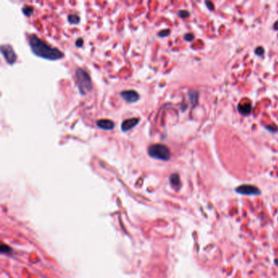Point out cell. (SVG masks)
<instances>
[{
    "instance_id": "1",
    "label": "cell",
    "mask_w": 278,
    "mask_h": 278,
    "mask_svg": "<svg viewBox=\"0 0 278 278\" xmlns=\"http://www.w3.org/2000/svg\"><path fill=\"white\" fill-rule=\"evenodd\" d=\"M28 42L30 47L31 51L37 56L49 60V61H56L60 60L64 56L63 52L56 47H52L42 41L40 38L35 34L28 35Z\"/></svg>"
},
{
    "instance_id": "2",
    "label": "cell",
    "mask_w": 278,
    "mask_h": 278,
    "mask_svg": "<svg viewBox=\"0 0 278 278\" xmlns=\"http://www.w3.org/2000/svg\"><path fill=\"white\" fill-rule=\"evenodd\" d=\"M75 75L80 94L83 96L89 91H91L92 89V84H91V78H90V75L88 74V73L82 68H78L76 70Z\"/></svg>"
},
{
    "instance_id": "3",
    "label": "cell",
    "mask_w": 278,
    "mask_h": 278,
    "mask_svg": "<svg viewBox=\"0 0 278 278\" xmlns=\"http://www.w3.org/2000/svg\"><path fill=\"white\" fill-rule=\"evenodd\" d=\"M148 153L153 158L162 161H168L171 156L169 148L162 144L150 145L148 148Z\"/></svg>"
},
{
    "instance_id": "4",
    "label": "cell",
    "mask_w": 278,
    "mask_h": 278,
    "mask_svg": "<svg viewBox=\"0 0 278 278\" xmlns=\"http://www.w3.org/2000/svg\"><path fill=\"white\" fill-rule=\"evenodd\" d=\"M236 193L245 196H258L261 194L259 188L253 185H242L235 188Z\"/></svg>"
},
{
    "instance_id": "5",
    "label": "cell",
    "mask_w": 278,
    "mask_h": 278,
    "mask_svg": "<svg viewBox=\"0 0 278 278\" xmlns=\"http://www.w3.org/2000/svg\"><path fill=\"white\" fill-rule=\"evenodd\" d=\"M1 53L4 59L9 64H13L16 61V55L12 47L8 44H3L1 46Z\"/></svg>"
},
{
    "instance_id": "6",
    "label": "cell",
    "mask_w": 278,
    "mask_h": 278,
    "mask_svg": "<svg viewBox=\"0 0 278 278\" xmlns=\"http://www.w3.org/2000/svg\"><path fill=\"white\" fill-rule=\"evenodd\" d=\"M122 98L124 100H126L128 103H135L139 100V95L138 92H136L134 90H126V91H121Z\"/></svg>"
},
{
    "instance_id": "7",
    "label": "cell",
    "mask_w": 278,
    "mask_h": 278,
    "mask_svg": "<svg viewBox=\"0 0 278 278\" xmlns=\"http://www.w3.org/2000/svg\"><path fill=\"white\" fill-rule=\"evenodd\" d=\"M139 119L138 118H132L127 119L122 122L121 125V129L122 131H127V130H130L131 128H133L139 123Z\"/></svg>"
},
{
    "instance_id": "8",
    "label": "cell",
    "mask_w": 278,
    "mask_h": 278,
    "mask_svg": "<svg viewBox=\"0 0 278 278\" xmlns=\"http://www.w3.org/2000/svg\"><path fill=\"white\" fill-rule=\"evenodd\" d=\"M97 127L103 130H113L115 127L114 122L109 119H101L96 122Z\"/></svg>"
},
{
    "instance_id": "9",
    "label": "cell",
    "mask_w": 278,
    "mask_h": 278,
    "mask_svg": "<svg viewBox=\"0 0 278 278\" xmlns=\"http://www.w3.org/2000/svg\"><path fill=\"white\" fill-rule=\"evenodd\" d=\"M237 110L242 115L247 116V115L251 114V112H252V105L249 103L240 104L237 106Z\"/></svg>"
},
{
    "instance_id": "10",
    "label": "cell",
    "mask_w": 278,
    "mask_h": 278,
    "mask_svg": "<svg viewBox=\"0 0 278 278\" xmlns=\"http://www.w3.org/2000/svg\"><path fill=\"white\" fill-rule=\"evenodd\" d=\"M169 179H170V183H171V185H172L174 188H177V189H178L180 187L181 183H180V177H179V174H177V173L171 174V176H170Z\"/></svg>"
},
{
    "instance_id": "11",
    "label": "cell",
    "mask_w": 278,
    "mask_h": 278,
    "mask_svg": "<svg viewBox=\"0 0 278 278\" xmlns=\"http://www.w3.org/2000/svg\"><path fill=\"white\" fill-rule=\"evenodd\" d=\"M188 97L189 100L192 105H196L198 102V98H199V92L196 91H190L188 92Z\"/></svg>"
},
{
    "instance_id": "12",
    "label": "cell",
    "mask_w": 278,
    "mask_h": 278,
    "mask_svg": "<svg viewBox=\"0 0 278 278\" xmlns=\"http://www.w3.org/2000/svg\"><path fill=\"white\" fill-rule=\"evenodd\" d=\"M68 21L70 24H77L80 22V17L77 14H70L68 16Z\"/></svg>"
},
{
    "instance_id": "13",
    "label": "cell",
    "mask_w": 278,
    "mask_h": 278,
    "mask_svg": "<svg viewBox=\"0 0 278 278\" xmlns=\"http://www.w3.org/2000/svg\"><path fill=\"white\" fill-rule=\"evenodd\" d=\"M22 12H23V14L24 16H30L32 14H33V7L30 6H28V5H25L24 6V7L22 8Z\"/></svg>"
},
{
    "instance_id": "14",
    "label": "cell",
    "mask_w": 278,
    "mask_h": 278,
    "mask_svg": "<svg viewBox=\"0 0 278 278\" xmlns=\"http://www.w3.org/2000/svg\"><path fill=\"white\" fill-rule=\"evenodd\" d=\"M1 252L4 254H8V253H12V250L7 245L3 244L1 245Z\"/></svg>"
},
{
    "instance_id": "15",
    "label": "cell",
    "mask_w": 278,
    "mask_h": 278,
    "mask_svg": "<svg viewBox=\"0 0 278 278\" xmlns=\"http://www.w3.org/2000/svg\"><path fill=\"white\" fill-rule=\"evenodd\" d=\"M178 15L179 17L185 19L188 18V17L190 16V14H189V12H188V11H186V10H180V11H179L178 12Z\"/></svg>"
},
{
    "instance_id": "16",
    "label": "cell",
    "mask_w": 278,
    "mask_h": 278,
    "mask_svg": "<svg viewBox=\"0 0 278 278\" xmlns=\"http://www.w3.org/2000/svg\"><path fill=\"white\" fill-rule=\"evenodd\" d=\"M265 128H266L267 130L270 131V132H272V133H275L277 132L278 130V127L275 125H269V126H265Z\"/></svg>"
},
{
    "instance_id": "17",
    "label": "cell",
    "mask_w": 278,
    "mask_h": 278,
    "mask_svg": "<svg viewBox=\"0 0 278 278\" xmlns=\"http://www.w3.org/2000/svg\"><path fill=\"white\" fill-rule=\"evenodd\" d=\"M254 52H255V54L259 56H263V55H264V49L262 47H258L255 48L254 50Z\"/></svg>"
},
{
    "instance_id": "18",
    "label": "cell",
    "mask_w": 278,
    "mask_h": 278,
    "mask_svg": "<svg viewBox=\"0 0 278 278\" xmlns=\"http://www.w3.org/2000/svg\"><path fill=\"white\" fill-rule=\"evenodd\" d=\"M170 33H171L170 30H161L158 33V36L162 37V38H165V37L169 36Z\"/></svg>"
},
{
    "instance_id": "19",
    "label": "cell",
    "mask_w": 278,
    "mask_h": 278,
    "mask_svg": "<svg viewBox=\"0 0 278 278\" xmlns=\"http://www.w3.org/2000/svg\"><path fill=\"white\" fill-rule=\"evenodd\" d=\"M194 38H195V37H194L193 34V33H186L185 36H184L185 40H186V41H188V42H191V41H193V40L194 39Z\"/></svg>"
},
{
    "instance_id": "20",
    "label": "cell",
    "mask_w": 278,
    "mask_h": 278,
    "mask_svg": "<svg viewBox=\"0 0 278 278\" xmlns=\"http://www.w3.org/2000/svg\"><path fill=\"white\" fill-rule=\"evenodd\" d=\"M206 6L210 11H213L215 9V7H214V3H212L211 1H206Z\"/></svg>"
},
{
    "instance_id": "21",
    "label": "cell",
    "mask_w": 278,
    "mask_h": 278,
    "mask_svg": "<svg viewBox=\"0 0 278 278\" xmlns=\"http://www.w3.org/2000/svg\"><path fill=\"white\" fill-rule=\"evenodd\" d=\"M75 44L77 47H81L82 45H83V40L82 39H78L76 40Z\"/></svg>"
},
{
    "instance_id": "22",
    "label": "cell",
    "mask_w": 278,
    "mask_h": 278,
    "mask_svg": "<svg viewBox=\"0 0 278 278\" xmlns=\"http://www.w3.org/2000/svg\"><path fill=\"white\" fill-rule=\"evenodd\" d=\"M273 29L275 30H278V21H277L273 24Z\"/></svg>"
},
{
    "instance_id": "23",
    "label": "cell",
    "mask_w": 278,
    "mask_h": 278,
    "mask_svg": "<svg viewBox=\"0 0 278 278\" xmlns=\"http://www.w3.org/2000/svg\"><path fill=\"white\" fill-rule=\"evenodd\" d=\"M275 263H276V265H278V259L277 260L275 259Z\"/></svg>"
}]
</instances>
